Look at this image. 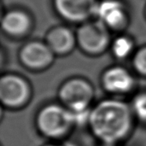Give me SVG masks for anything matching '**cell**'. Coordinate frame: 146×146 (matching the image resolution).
Masks as SVG:
<instances>
[{"instance_id": "1", "label": "cell", "mask_w": 146, "mask_h": 146, "mask_svg": "<svg viewBox=\"0 0 146 146\" xmlns=\"http://www.w3.org/2000/svg\"><path fill=\"white\" fill-rule=\"evenodd\" d=\"M89 124L97 139L105 145L114 146L130 133L131 112L123 102L105 100L91 110Z\"/></svg>"}, {"instance_id": "2", "label": "cell", "mask_w": 146, "mask_h": 146, "mask_svg": "<svg viewBox=\"0 0 146 146\" xmlns=\"http://www.w3.org/2000/svg\"><path fill=\"white\" fill-rule=\"evenodd\" d=\"M74 125L72 111L58 105H49L44 108L37 117L39 132L49 139H56L64 137Z\"/></svg>"}, {"instance_id": "3", "label": "cell", "mask_w": 146, "mask_h": 146, "mask_svg": "<svg viewBox=\"0 0 146 146\" xmlns=\"http://www.w3.org/2000/svg\"><path fill=\"white\" fill-rule=\"evenodd\" d=\"M110 38L108 27L100 20L85 23L77 32V42L88 54L97 55L104 51Z\"/></svg>"}, {"instance_id": "4", "label": "cell", "mask_w": 146, "mask_h": 146, "mask_svg": "<svg viewBox=\"0 0 146 146\" xmlns=\"http://www.w3.org/2000/svg\"><path fill=\"white\" fill-rule=\"evenodd\" d=\"M94 91L89 82L82 79H73L61 87L59 97L71 111L89 110Z\"/></svg>"}, {"instance_id": "5", "label": "cell", "mask_w": 146, "mask_h": 146, "mask_svg": "<svg viewBox=\"0 0 146 146\" xmlns=\"http://www.w3.org/2000/svg\"><path fill=\"white\" fill-rule=\"evenodd\" d=\"M30 96L28 84L22 78L7 74L0 80V99L9 108H19L26 104Z\"/></svg>"}, {"instance_id": "6", "label": "cell", "mask_w": 146, "mask_h": 146, "mask_svg": "<svg viewBox=\"0 0 146 146\" xmlns=\"http://www.w3.org/2000/svg\"><path fill=\"white\" fill-rule=\"evenodd\" d=\"M97 4L95 0H55V7L61 16L74 22L83 21L95 15Z\"/></svg>"}, {"instance_id": "7", "label": "cell", "mask_w": 146, "mask_h": 146, "mask_svg": "<svg viewBox=\"0 0 146 146\" xmlns=\"http://www.w3.org/2000/svg\"><path fill=\"white\" fill-rule=\"evenodd\" d=\"M20 57L27 68L40 69L50 65L54 59V53L47 44L31 42L21 49Z\"/></svg>"}, {"instance_id": "8", "label": "cell", "mask_w": 146, "mask_h": 146, "mask_svg": "<svg viewBox=\"0 0 146 146\" xmlns=\"http://www.w3.org/2000/svg\"><path fill=\"white\" fill-rule=\"evenodd\" d=\"M95 15L108 27L122 28L127 22V14L123 5L116 0H105L97 4Z\"/></svg>"}, {"instance_id": "9", "label": "cell", "mask_w": 146, "mask_h": 146, "mask_svg": "<svg viewBox=\"0 0 146 146\" xmlns=\"http://www.w3.org/2000/svg\"><path fill=\"white\" fill-rule=\"evenodd\" d=\"M104 88L113 93L128 92L133 86L132 75L123 68L114 67L108 69L103 76Z\"/></svg>"}, {"instance_id": "10", "label": "cell", "mask_w": 146, "mask_h": 146, "mask_svg": "<svg viewBox=\"0 0 146 146\" xmlns=\"http://www.w3.org/2000/svg\"><path fill=\"white\" fill-rule=\"evenodd\" d=\"M47 45L55 54H67L75 44V37L66 27H56L47 35Z\"/></svg>"}, {"instance_id": "11", "label": "cell", "mask_w": 146, "mask_h": 146, "mask_svg": "<svg viewBox=\"0 0 146 146\" xmlns=\"http://www.w3.org/2000/svg\"><path fill=\"white\" fill-rule=\"evenodd\" d=\"M30 18L23 11H10L2 20V27L9 34L18 36L25 33L30 27Z\"/></svg>"}, {"instance_id": "12", "label": "cell", "mask_w": 146, "mask_h": 146, "mask_svg": "<svg viewBox=\"0 0 146 146\" xmlns=\"http://www.w3.org/2000/svg\"><path fill=\"white\" fill-rule=\"evenodd\" d=\"M133 41L125 36L117 38L112 45V50L115 56L118 58L127 57L133 50Z\"/></svg>"}, {"instance_id": "13", "label": "cell", "mask_w": 146, "mask_h": 146, "mask_svg": "<svg viewBox=\"0 0 146 146\" xmlns=\"http://www.w3.org/2000/svg\"><path fill=\"white\" fill-rule=\"evenodd\" d=\"M133 65L139 73L146 75V47L139 50L135 55Z\"/></svg>"}, {"instance_id": "14", "label": "cell", "mask_w": 146, "mask_h": 146, "mask_svg": "<svg viewBox=\"0 0 146 146\" xmlns=\"http://www.w3.org/2000/svg\"><path fill=\"white\" fill-rule=\"evenodd\" d=\"M133 106L139 118L146 121V94L139 95L134 100Z\"/></svg>"}, {"instance_id": "15", "label": "cell", "mask_w": 146, "mask_h": 146, "mask_svg": "<svg viewBox=\"0 0 146 146\" xmlns=\"http://www.w3.org/2000/svg\"><path fill=\"white\" fill-rule=\"evenodd\" d=\"M44 146H73L71 145H46Z\"/></svg>"}, {"instance_id": "16", "label": "cell", "mask_w": 146, "mask_h": 146, "mask_svg": "<svg viewBox=\"0 0 146 146\" xmlns=\"http://www.w3.org/2000/svg\"><path fill=\"white\" fill-rule=\"evenodd\" d=\"M105 146H110V145H105Z\"/></svg>"}]
</instances>
